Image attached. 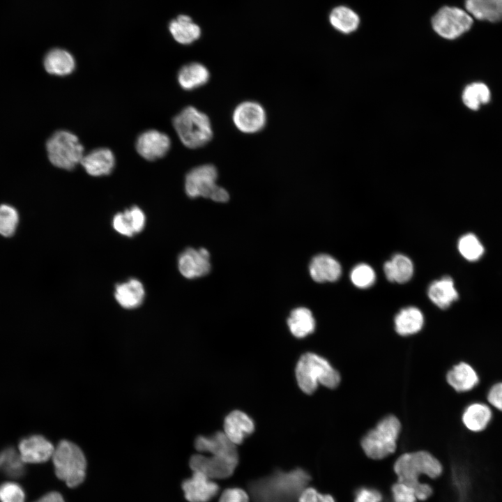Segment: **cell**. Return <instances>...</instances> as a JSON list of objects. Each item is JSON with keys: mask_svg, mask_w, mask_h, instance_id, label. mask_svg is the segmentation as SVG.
Instances as JSON below:
<instances>
[{"mask_svg": "<svg viewBox=\"0 0 502 502\" xmlns=\"http://www.w3.org/2000/svg\"><path fill=\"white\" fill-rule=\"evenodd\" d=\"M218 171L211 164H205L192 169L185 176V190L190 198L202 197L216 202H227L228 192L216 184Z\"/></svg>", "mask_w": 502, "mask_h": 502, "instance_id": "7", "label": "cell"}, {"mask_svg": "<svg viewBox=\"0 0 502 502\" xmlns=\"http://www.w3.org/2000/svg\"><path fill=\"white\" fill-rule=\"evenodd\" d=\"M25 462L18 451L6 448L0 452V471L9 477L19 478L25 471Z\"/></svg>", "mask_w": 502, "mask_h": 502, "instance_id": "35", "label": "cell"}, {"mask_svg": "<svg viewBox=\"0 0 502 502\" xmlns=\"http://www.w3.org/2000/svg\"><path fill=\"white\" fill-rule=\"evenodd\" d=\"M310 480V474L302 468L289 471L276 469L250 480L248 489L253 502H298Z\"/></svg>", "mask_w": 502, "mask_h": 502, "instance_id": "1", "label": "cell"}, {"mask_svg": "<svg viewBox=\"0 0 502 502\" xmlns=\"http://www.w3.org/2000/svg\"><path fill=\"white\" fill-rule=\"evenodd\" d=\"M393 469L398 482L413 487L416 498L423 496L429 490V484L420 482V476L425 475L431 478H436L443 472L440 461L425 450L402 454L396 459Z\"/></svg>", "mask_w": 502, "mask_h": 502, "instance_id": "2", "label": "cell"}, {"mask_svg": "<svg viewBox=\"0 0 502 502\" xmlns=\"http://www.w3.org/2000/svg\"><path fill=\"white\" fill-rule=\"evenodd\" d=\"M233 122L243 133L252 134L261 130L266 123L264 107L254 101H245L236 107L232 114Z\"/></svg>", "mask_w": 502, "mask_h": 502, "instance_id": "11", "label": "cell"}, {"mask_svg": "<svg viewBox=\"0 0 502 502\" xmlns=\"http://www.w3.org/2000/svg\"><path fill=\"white\" fill-rule=\"evenodd\" d=\"M238 456L194 455L190 459L192 471H199L210 479H224L231 476L238 464Z\"/></svg>", "mask_w": 502, "mask_h": 502, "instance_id": "10", "label": "cell"}, {"mask_svg": "<svg viewBox=\"0 0 502 502\" xmlns=\"http://www.w3.org/2000/svg\"><path fill=\"white\" fill-rule=\"evenodd\" d=\"M44 66L50 74L64 76L70 74L75 68L73 56L67 50L60 48L51 50L44 59Z\"/></svg>", "mask_w": 502, "mask_h": 502, "instance_id": "30", "label": "cell"}, {"mask_svg": "<svg viewBox=\"0 0 502 502\" xmlns=\"http://www.w3.org/2000/svg\"><path fill=\"white\" fill-rule=\"evenodd\" d=\"M169 30L174 39L182 45L192 43L199 38L201 33L200 27L185 15H178L172 20Z\"/></svg>", "mask_w": 502, "mask_h": 502, "instance_id": "26", "label": "cell"}, {"mask_svg": "<svg viewBox=\"0 0 502 502\" xmlns=\"http://www.w3.org/2000/svg\"><path fill=\"white\" fill-rule=\"evenodd\" d=\"M424 322L423 312L414 306L401 309L394 318L395 330L401 336H408L418 333L423 328Z\"/></svg>", "mask_w": 502, "mask_h": 502, "instance_id": "24", "label": "cell"}, {"mask_svg": "<svg viewBox=\"0 0 502 502\" xmlns=\"http://www.w3.org/2000/svg\"><path fill=\"white\" fill-rule=\"evenodd\" d=\"M329 20L334 29L345 34L355 31L360 24L357 13L344 6L333 8L330 13Z\"/></svg>", "mask_w": 502, "mask_h": 502, "instance_id": "32", "label": "cell"}, {"mask_svg": "<svg viewBox=\"0 0 502 502\" xmlns=\"http://www.w3.org/2000/svg\"><path fill=\"white\" fill-rule=\"evenodd\" d=\"M350 279L356 287L367 289L374 284L376 274L370 265L360 263L352 268L350 273Z\"/></svg>", "mask_w": 502, "mask_h": 502, "instance_id": "37", "label": "cell"}, {"mask_svg": "<svg viewBox=\"0 0 502 502\" xmlns=\"http://www.w3.org/2000/svg\"><path fill=\"white\" fill-rule=\"evenodd\" d=\"M296 377L301 390L312 394L319 384L334 389L340 381L341 376L324 357L312 352L303 354L296 367Z\"/></svg>", "mask_w": 502, "mask_h": 502, "instance_id": "3", "label": "cell"}, {"mask_svg": "<svg viewBox=\"0 0 502 502\" xmlns=\"http://www.w3.org/2000/svg\"><path fill=\"white\" fill-rule=\"evenodd\" d=\"M391 494L393 502H416L417 499L413 487L398 481L392 485Z\"/></svg>", "mask_w": 502, "mask_h": 502, "instance_id": "40", "label": "cell"}, {"mask_svg": "<svg viewBox=\"0 0 502 502\" xmlns=\"http://www.w3.org/2000/svg\"><path fill=\"white\" fill-rule=\"evenodd\" d=\"M236 446L224 432H217L209 436H199L195 442L197 450L212 455L238 456Z\"/></svg>", "mask_w": 502, "mask_h": 502, "instance_id": "23", "label": "cell"}, {"mask_svg": "<svg viewBox=\"0 0 502 502\" xmlns=\"http://www.w3.org/2000/svg\"><path fill=\"white\" fill-rule=\"evenodd\" d=\"M210 73L200 63L192 62L184 65L178 73V82L185 90H193L207 83Z\"/></svg>", "mask_w": 502, "mask_h": 502, "instance_id": "27", "label": "cell"}, {"mask_svg": "<svg viewBox=\"0 0 502 502\" xmlns=\"http://www.w3.org/2000/svg\"><path fill=\"white\" fill-rule=\"evenodd\" d=\"M178 266L181 275L186 278L204 276L211 271L210 254L205 248H188L179 255Z\"/></svg>", "mask_w": 502, "mask_h": 502, "instance_id": "12", "label": "cell"}, {"mask_svg": "<svg viewBox=\"0 0 502 502\" xmlns=\"http://www.w3.org/2000/svg\"><path fill=\"white\" fill-rule=\"evenodd\" d=\"M145 290L142 282L137 279H130L127 282L116 286L114 297L119 304L126 309L139 307L143 302Z\"/></svg>", "mask_w": 502, "mask_h": 502, "instance_id": "25", "label": "cell"}, {"mask_svg": "<svg viewBox=\"0 0 502 502\" xmlns=\"http://www.w3.org/2000/svg\"><path fill=\"white\" fill-rule=\"evenodd\" d=\"M494 411L486 401H473L464 408L461 414V422L469 432L481 433L492 423Z\"/></svg>", "mask_w": 502, "mask_h": 502, "instance_id": "13", "label": "cell"}, {"mask_svg": "<svg viewBox=\"0 0 502 502\" xmlns=\"http://www.w3.org/2000/svg\"><path fill=\"white\" fill-rule=\"evenodd\" d=\"M56 476L70 487L84 480L86 461L82 450L75 443L63 440L54 448L52 457Z\"/></svg>", "mask_w": 502, "mask_h": 502, "instance_id": "6", "label": "cell"}, {"mask_svg": "<svg viewBox=\"0 0 502 502\" xmlns=\"http://www.w3.org/2000/svg\"><path fill=\"white\" fill-rule=\"evenodd\" d=\"M182 489L189 502H209L217 495L220 487L204 473L193 471L192 476L183 482Z\"/></svg>", "mask_w": 502, "mask_h": 502, "instance_id": "15", "label": "cell"}, {"mask_svg": "<svg viewBox=\"0 0 502 502\" xmlns=\"http://www.w3.org/2000/svg\"><path fill=\"white\" fill-rule=\"evenodd\" d=\"M46 148L51 163L66 170L74 169L84 155L78 137L67 130L54 133L47 142Z\"/></svg>", "mask_w": 502, "mask_h": 502, "instance_id": "8", "label": "cell"}, {"mask_svg": "<svg viewBox=\"0 0 502 502\" xmlns=\"http://www.w3.org/2000/svg\"><path fill=\"white\" fill-rule=\"evenodd\" d=\"M457 250L466 261L476 262L485 254V248L476 234L471 232L462 235L457 241Z\"/></svg>", "mask_w": 502, "mask_h": 502, "instance_id": "34", "label": "cell"}, {"mask_svg": "<svg viewBox=\"0 0 502 502\" xmlns=\"http://www.w3.org/2000/svg\"><path fill=\"white\" fill-rule=\"evenodd\" d=\"M465 8L479 20L496 22L502 20V0H466Z\"/></svg>", "mask_w": 502, "mask_h": 502, "instance_id": "29", "label": "cell"}, {"mask_svg": "<svg viewBox=\"0 0 502 502\" xmlns=\"http://www.w3.org/2000/svg\"><path fill=\"white\" fill-rule=\"evenodd\" d=\"M35 502H65L62 496L56 492H50Z\"/></svg>", "mask_w": 502, "mask_h": 502, "instance_id": "44", "label": "cell"}, {"mask_svg": "<svg viewBox=\"0 0 502 502\" xmlns=\"http://www.w3.org/2000/svg\"><path fill=\"white\" fill-rule=\"evenodd\" d=\"M20 215L16 208L7 204H0V236L9 238L13 236L17 229Z\"/></svg>", "mask_w": 502, "mask_h": 502, "instance_id": "36", "label": "cell"}, {"mask_svg": "<svg viewBox=\"0 0 502 502\" xmlns=\"http://www.w3.org/2000/svg\"><path fill=\"white\" fill-rule=\"evenodd\" d=\"M145 222V214L140 208L134 206L116 213L113 218L112 226L121 235L131 237L143 230Z\"/></svg>", "mask_w": 502, "mask_h": 502, "instance_id": "22", "label": "cell"}, {"mask_svg": "<svg viewBox=\"0 0 502 502\" xmlns=\"http://www.w3.org/2000/svg\"><path fill=\"white\" fill-rule=\"evenodd\" d=\"M383 502H390V501L387 499H386V501L384 500Z\"/></svg>", "mask_w": 502, "mask_h": 502, "instance_id": "45", "label": "cell"}, {"mask_svg": "<svg viewBox=\"0 0 502 502\" xmlns=\"http://www.w3.org/2000/svg\"><path fill=\"white\" fill-rule=\"evenodd\" d=\"M171 146L169 137L156 130H149L141 133L136 141L138 153L147 160H155L165 156Z\"/></svg>", "mask_w": 502, "mask_h": 502, "instance_id": "14", "label": "cell"}, {"mask_svg": "<svg viewBox=\"0 0 502 502\" xmlns=\"http://www.w3.org/2000/svg\"><path fill=\"white\" fill-rule=\"evenodd\" d=\"M219 502H249V496L241 488H228L222 492Z\"/></svg>", "mask_w": 502, "mask_h": 502, "instance_id": "43", "label": "cell"}, {"mask_svg": "<svg viewBox=\"0 0 502 502\" xmlns=\"http://www.w3.org/2000/svg\"><path fill=\"white\" fill-rule=\"evenodd\" d=\"M446 380L455 392L465 393L472 391L479 385L480 377L474 366L468 362L460 361L448 370Z\"/></svg>", "mask_w": 502, "mask_h": 502, "instance_id": "16", "label": "cell"}, {"mask_svg": "<svg viewBox=\"0 0 502 502\" xmlns=\"http://www.w3.org/2000/svg\"><path fill=\"white\" fill-rule=\"evenodd\" d=\"M173 126L183 144L189 149L200 148L213 137L208 116L192 106L185 107L174 116Z\"/></svg>", "mask_w": 502, "mask_h": 502, "instance_id": "4", "label": "cell"}, {"mask_svg": "<svg viewBox=\"0 0 502 502\" xmlns=\"http://www.w3.org/2000/svg\"><path fill=\"white\" fill-rule=\"evenodd\" d=\"M472 16L465 10L450 6L440 8L432 19L434 31L441 37L454 40L468 31L473 24Z\"/></svg>", "mask_w": 502, "mask_h": 502, "instance_id": "9", "label": "cell"}, {"mask_svg": "<svg viewBox=\"0 0 502 502\" xmlns=\"http://www.w3.org/2000/svg\"><path fill=\"white\" fill-rule=\"evenodd\" d=\"M383 271L387 280L400 284L408 282L413 274V264L407 256L395 254L391 259L386 261Z\"/></svg>", "mask_w": 502, "mask_h": 502, "instance_id": "28", "label": "cell"}, {"mask_svg": "<svg viewBox=\"0 0 502 502\" xmlns=\"http://www.w3.org/2000/svg\"><path fill=\"white\" fill-rule=\"evenodd\" d=\"M80 163L89 175L101 176L112 172L115 158L110 149L98 148L84 155Z\"/></svg>", "mask_w": 502, "mask_h": 502, "instance_id": "19", "label": "cell"}, {"mask_svg": "<svg viewBox=\"0 0 502 502\" xmlns=\"http://www.w3.org/2000/svg\"><path fill=\"white\" fill-rule=\"evenodd\" d=\"M463 103L469 109L476 111L488 103L491 99L489 87L482 82H473L468 84L462 95Z\"/></svg>", "mask_w": 502, "mask_h": 502, "instance_id": "33", "label": "cell"}, {"mask_svg": "<svg viewBox=\"0 0 502 502\" xmlns=\"http://www.w3.org/2000/svg\"><path fill=\"white\" fill-rule=\"evenodd\" d=\"M383 496L376 487L361 485L353 491V502H382Z\"/></svg>", "mask_w": 502, "mask_h": 502, "instance_id": "39", "label": "cell"}, {"mask_svg": "<svg viewBox=\"0 0 502 502\" xmlns=\"http://www.w3.org/2000/svg\"><path fill=\"white\" fill-rule=\"evenodd\" d=\"M25 493L16 482H6L0 485V502H24Z\"/></svg>", "mask_w": 502, "mask_h": 502, "instance_id": "38", "label": "cell"}, {"mask_svg": "<svg viewBox=\"0 0 502 502\" xmlns=\"http://www.w3.org/2000/svg\"><path fill=\"white\" fill-rule=\"evenodd\" d=\"M298 502H335L330 494L319 492L313 487L305 488L301 493Z\"/></svg>", "mask_w": 502, "mask_h": 502, "instance_id": "42", "label": "cell"}, {"mask_svg": "<svg viewBox=\"0 0 502 502\" xmlns=\"http://www.w3.org/2000/svg\"><path fill=\"white\" fill-rule=\"evenodd\" d=\"M309 272L312 280L317 282H335L342 275V267L332 256L319 254L312 259Z\"/></svg>", "mask_w": 502, "mask_h": 502, "instance_id": "18", "label": "cell"}, {"mask_svg": "<svg viewBox=\"0 0 502 502\" xmlns=\"http://www.w3.org/2000/svg\"><path fill=\"white\" fill-rule=\"evenodd\" d=\"M485 397L494 410L502 413V381L492 383L487 389Z\"/></svg>", "mask_w": 502, "mask_h": 502, "instance_id": "41", "label": "cell"}, {"mask_svg": "<svg viewBox=\"0 0 502 502\" xmlns=\"http://www.w3.org/2000/svg\"><path fill=\"white\" fill-rule=\"evenodd\" d=\"M254 430L253 420L243 411L237 410L231 411L225 419L224 432L236 445L242 443Z\"/></svg>", "mask_w": 502, "mask_h": 502, "instance_id": "21", "label": "cell"}, {"mask_svg": "<svg viewBox=\"0 0 502 502\" xmlns=\"http://www.w3.org/2000/svg\"><path fill=\"white\" fill-rule=\"evenodd\" d=\"M427 296L441 310L449 308L459 296L453 279L448 275L433 281L427 289Z\"/></svg>", "mask_w": 502, "mask_h": 502, "instance_id": "20", "label": "cell"}, {"mask_svg": "<svg viewBox=\"0 0 502 502\" xmlns=\"http://www.w3.org/2000/svg\"><path fill=\"white\" fill-rule=\"evenodd\" d=\"M54 448L49 440L38 434L23 438L18 445V452L26 464L47 461L52 458Z\"/></svg>", "mask_w": 502, "mask_h": 502, "instance_id": "17", "label": "cell"}, {"mask_svg": "<svg viewBox=\"0 0 502 502\" xmlns=\"http://www.w3.org/2000/svg\"><path fill=\"white\" fill-rule=\"evenodd\" d=\"M287 325L294 336L303 338L314 332L316 323L312 312L306 307H300L291 312Z\"/></svg>", "mask_w": 502, "mask_h": 502, "instance_id": "31", "label": "cell"}, {"mask_svg": "<svg viewBox=\"0 0 502 502\" xmlns=\"http://www.w3.org/2000/svg\"><path fill=\"white\" fill-rule=\"evenodd\" d=\"M402 429L400 420L388 415L369 430L360 441L365 454L372 459H381L393 453Z\"/></svg>", "mask_w": 502, "mask_h": 502, "instance_id": "5", "label": "cell"}]
</instances>
